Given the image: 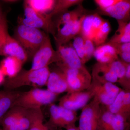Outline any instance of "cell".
<instances>
[{"label":"cell","mask_w":130,"mask_h":130,"mask_svg":"<svg viewBox=\"0 0 130 130\" xmlns=\"http://www.w3.org/2000/svg\"><path fill=\"white\" fill-rule=\"evenodd\" d=\"M111 30V25L109 21L106 20L99 29L93 39L96 47L105 43Z\"/></svg>","instance_id":"cell-25"},{"label":"cell","mask_w":130,"mask_h":130,"mask_svg":"<svg viewBox=\"0 0 130 130\" xmlns=\"http://www.w3.org/2000/svg\"><path fill=\"white\" fill-rule=\"evenodd\" d=\"M5 76L0 69V85L4 84L5 81Z\"/></svg>","instance_id":"cell-37"},{"label":"cell","mask_w":130,"mask_h":130,"mask_svg":"<svg viewBox=\"0 0 130 130\" xmlns=\"http://www.w3.org/2000/svg\"><path fill=\"white\" fill-rule=\"evenodd\" d=\"M50 73L48 66L38 70H21L16 76L5 81V89L12 90L28 85L36 87L46 85Z\"/></svg>","instance_id":"cell-2"},{"label":"cell","mask_w":130,"mask_h":130,"mask_svg":"<svg viewBox=\"0 0 130 130\" xmlns=\"http://www.w3.org/2000/svg\"><path fill=\"white\" fill-rule=\"evenodd\" d=\"M24 18L20 19L19 24L29 27L39 29L46 33L55 36L56 29L55 26L53 18L48 14L42 15L35 12L24 1Z\"/></svg>","instance_id":"cell-5"},{"label":"cell","mask_w":130,"mask_h":130,"mask_svg":"<svg viewBox=\"0 0 130 130\" xmlns=\"http://www.w3.org/2000/svg\"><path fill=\"white\" fill-rule=\"evenodd\" d=\"M125 91L121 90L114 100L111 104L107 107V110L112 113H119L123 104V98Z\"/></svg>","instance_id":"cell-30"},{"label":"cell","mask_w":130,"mask_h":130,"mask_svg":"<svg viewBox=\"0 0 130 130\" xmlns=\"http://www.w3.org/2000/svg\"><path fill=\"white\" fill-rule=\"evenodd\" d=\"M93 57L98 63L102 64H110L119 59L115 48L108 42L96 47Z\"/></svg>","instance_id":"cell-17"},{"label":"cell","mask_w":130,"mask_h":130,"mask_svg":"<svg viewBox=\"0 0 130 130\" xmlns=\"http://www.w3.org/2000/svg\"><path fill=\"white\" fill-rule=\"evenodd\" d=\"M93 96V93L90 90L86 92L82 91L68 93L61 98L59 106L76 111L85 106Z\"/></svg>","instance_id":"cell-11"},{"label":"cell","mask_w":130,"mask_h":130,"mask_svg":"<svg viewBox=\"0 0 130 130\" xmlns=\"http://www.w3.org/2000/svg\"><path fill=\"white\" fill-rule=\"evenodd\" d=\"M49 112L50 121L53 125L66 129L74 125L77 119L76 111L51 104Z\"/></svg>","instance_id":"cell-9"},{"label":"cell","mask_w":130,"mask_h":130,"mask_svg":"<svg viewBox=\"0 0 130 130\" xmlns=\"http://www.w3.org/2000/svg\"><path fill=\"white\" fill-rule=\"evenodd\" d=\"M23 64L16 58L6 57L0 63V69L9 78L16 76L21 70Z\"/></svg>","instance_id":"cell-19"},{"label":"cell","mask_w":130,"mask_h":130,"mask_svg":"<svg viewBox=\"0 0 130 130\" xmlns=\"http://www.w3.org/2000/svg\"><path fill=\"white\" fill-rule=\"evenodd\" d=\"M96 98L83 108L79 118V130H96L101 110Z\"/></svg>","instance_id":"cell-6"},{"label":"cell","mask_w":130,"mask_h":130,"mask_svg":"<svg viewBox=\"0 0 130 130\" xmlns=\"http://www.w3.org/2000/svg\"><path fill=\"white\" fill-rule=\"evenodd\" d=\"M31 124L28 130H50L43 124L44 116L41 108L30 109Z\"/></svg>","instance_id":"cell-23"},{"label":"cell","mask_w":130,"mask_h":130,"mask_svg":"<svg viewBox=\"0 0 130 130\" xmlns=\"http://www.w3.org/2000/svg\"><path fill=\"white\" fill-rule=\"evenodd\" d=\"M126 64L119 59L108 64L118 78V82L123 86L125 77Z\"/></svg>","instance_id":"cell-27"},{"label":"cell","mask_w":130,"mask_h":130,"mask_svg":"<svg viewBox=\"0 0 130 130\" xmlns=\"http://www.w3.org/2000/svg\"><path fill=\"white\" fill-rule=\"evenodd\" d=\"M2 56L16 58L23 65L29 58L28 55L21 44L9 33L7 34L5 40Z\"/></svg>","instance_id":"cell-13"},{"label":"cell","mask_w":130,"mask_h":130,"mask_svg":"<svg viewBox=\"0 0 130 130\" xmlns=\"http://www.w3.org/2000/svg\"><path fill=\"white\" fill-rule=\"evenodd\" d=\"M35 12L46 15L53 9L56 0H27L25 1Z\"/></svg>","instance_id":"cell-22"},{"label":"cell","mask_w":130,"mask_h":130,"mask_svg":"<svg viewBox=\"0 0 130 130\" xmlns=\"http://www.w3.org/2000/svg\"><path fill=\"white\" fill-rule=\"evenodd\" d=\"M26 109L17 106L12 107L0 120L2 130L9 128L14 124L25 113Z\"/></svg>","instance_id":"cell-21"},{"label":"cell","mask_w":130,"mask_h":130,"mask_svg":"<svg viewBox=\"0 0 130 130\" xmlns=\"http://www.w3.org/2000/svg\"><path fill=\"white\" fill-rule=\"evenodd\" d=\"M99 12L102 15L111 17L117 21H129L130 19V1L119 0L111 7Z\"/></svg>","instance_id":"cell-14"},{"label":"cell","mask_w":130,"mask_h":130,"mask_svg":"<svg viewBox=\"0 0 130 130\" xmlns=\"http://www.w3.org/2000/svg\"><path fill=\"white\" fill-rule=\"evenodd\" d=\"M46 85L48 90L56 94L68 91L66 77L60 69L50 71Z\"/></svg>","instance_id":"cell-15"},{"label":"cell","mask_w":130,"mask_h":130,"mask_svg":"<svg viewBox=\"0 0 130 130\" xmlns=\"http://www.w3.org/2000/svg\"><path fill=\"white\" fill-rule=\"evenodd\" d=\"M119 1V0H95L94 2L97 5L99 11H102L113 6Z\"/></svg>","instance_id":"cell-35"},{"label":"cell","mask_w":130,"mask_h":130,"mask_svg":"<svg viewBox=\"0 0 130 130\" xmlns=\"http://www.w3.org/2000/svg\"><path fill=\"white\" fill-rule=\"evenodd\" d=\"M20 91L4 90H0V120L13 106Z\"/></svg>","instance_id":"cell-18"},{"label":"cell","mask_w":130,"mask_h":130,"mask_svg":"<svg viewBox=\"0 0 130 130\" xmlns=\"http://www.w3.org/2000/svg\"><path fill=\"white\" fill-rule=\"evenodd\" d=\"M6 16L4 13L3 12L2 9L1 7V5H0V22L2 21L4 17Z\"/></svg>","instance_id":"cell-38"},{"label":"cell","mask_w":130,"mask_h":130,"mask_svg":"<svg viewBox=\"0 0 130 130\" xmlns=\"http://www.w3.org/2000/svg\"><path fill=\"white\" fill-rule=\"evenodd\" d=\"M7 21L6 16L0 22V55L2 56L3 48L7 36L8 34Z\"/></svg>","instance_id":"cell-31"},{"label":"cell","mask_w":130,"mask_h":130,"mask_svg":"<svg viewBox=\"0 0 130 130\" xmlns=\"http://www.w3.org/2000/svg\"><path fill=\"white\" fill-rule=\"evenodd\" d=\"M108 42L115 43L130 42V34L115 32Z\"/></svg>","instance_id":"cell-33"},{"label":"cell","mask_w":130,"mask_h":130,"mask_svg":"<svg viewBox=\"0 0 130 130\" xmlns=\"http://www.w3.org/2000/svg\"><path fill=\"white\" fill-rule=\"evenodd\" d=\"M84 40L86 60L88 62L93 57L96 47L94 44L93 40L85 38H84Z\"/></svg>","instance_id":"cell-32"},{"label":"cell","mask_w":130,"mask_h":130,"mask_svg":"<svg viewBox=\"0 0 130 130\" xmlns=\"http://www.w3.org/2000/svg\"><path fill=\"white\" fill-rule=\"evenodd\" d=\"M64 74L68 86V93L84 91L89 88L92 76L85 66L79 69L70 68L61 63H56Z\"/></svg>","instance_id":"cell-4"},{"label":"cell","mask_w":130,"mask_h":130,"mask_svg":"<svg viewBox=\"0 0 130 130\" xmlns=\"http://www.w3.org/2000/svg\"><path fill=\"white\" fill-rule=\"evenodd\" d=\"M85 10L82 6V4L78 5V7L72 11H66L59 14L58 18L55 21H53L55 26L56 29L60 28L61 25H64L74 19L79 18L84 14Z\"/></svg>","instance_id":"cell-20"},{"label":"cell","mask_w":130,"mask_h":130,"mask_svg":"<svg viewBox=\"0 0 130 130\" xmlns=\"http://www.w3.org/2000/svg\"><path fill=\"white\" fill-rule=\"evenodd\" d=\"M6 1V2H16V1Z\"/></svg>","instance_id":"cell-40"},{"label":"cell","mask_w":130,"mask_h":130,"mask_svg":"<svg viewBox=\"0 0 130 130\" xmlns=\"http://www.w3.org/2000/svg\"><path fill=\"white\" fill-rule=\"evenodd\" d=\"M31 124L30 109H26L25 113L11 126L2 130H28Z\"/></svg>","instance_id":"cell-28"},{"label":"cell","mask_w":130,"mask_h":130,"mask_svg":"<svg viewBox=\"0 0 130 130\" xmlns=\"http://www.w3.org/2000/svg\"><path fill=\"white\" fill-rule=\"evenodd\" d=\"M84 16L74 19L57 29L54 36L56 47L68 43L75 36L80 34L82 21Z\"/></svg>","instance_id":"cell-10"},{"label":"cell","mask_w":130,"mask_h":130,"mask_svg":"<svg viewBox=\"0 0 130 130\" xmlns=\"http://www.w3.org/2000/svg\"><path fill=\"white\" fill-rule=\"evenodd\" d=\"M57 95L48 89H32L26 92H21L13 106H17L29 109H39L43 105L51 104Z\"/></svg>","instance_id":"cell-3"},{"label":"cell","mask_w":130,"mask_h":130,"mask_svg":"<svg viewBox=\"0 0 130 130\" xmlns=\"http://www.w3.org/2000/svg\"><path fill=\"white\" fill-rule=\"evenodd\" d=\"M56 51L59 56L58 62L70 68L79 69L85 67L71 44L68 43L59 46L57 47Z\"/></svg>","instance_id":"cell-12"},{"label":"cell","mask_w":130,"mask_h":130,"mask_svg":"<svg viewBox=\"0 0 130 130\" xmlns=\"http://www.w3.org/2000/svg\"><path fill=\"white\" fill-rule=\"evenodd\" d=\"M83 1L81 0H58L56 1L52 11L48 14L53 18L54 16L67 11L71 7L81 5Z\"/></svg>","instance_id":"cell-24"},{"label":"cell","mask_w":130,"mask_h":130,"mask_svg":"<svg viewBox=\"0 0 130 130\" xmlns=\"http://www.w3.org/2000/svg\"><path fill=\"white\" fill-rule=\"evenodd\" d=\"M72 43L73 47L80 58L81 62L85 65L87 61L84 47V40L80 34L77 35L73 38Z\"/></svg>","instance_id":"cell-29"},{"label":"cell","mask_w":130,"mask_h":130,"mask_svg":"<svg viewBox=\"0 0 130 130\" xmlns=\"http://www.w3.org/2000/svg\"><path fill=\"white\" fill-rule=\"evenodd\" d=\"M32 59V67L30 69L34 70L48 66L54 62H59L58 53L53 48L49 36L35 53Z\"/></svg>","instance_id":"cell-8"},{"label":"cell","mask_w":130,"mask_h":130,"mask_svg":"<svg viewBox=\"0 0 130 130\" xmlns=\"http://www.w3.org/2000/svg\"><path fill=\"white\" fill-rule=\"evenodd\" d=\"M66 130H79L78 128H77L75 126V125L73 126H71V127H69V128L67 129Z\"/></svg>","instance_id":"cell-39"},{"label":"cell","mask_w":130,"mask_h":130,"mask_svg":"<svg viewBox=\"0 0 130 130\" xmlns=\"http://www.w3.org/2000/svg\"><path fill=\"white\" fill-rule=\"evenodd\" d=\"M0 130H2V129H1V128H0Z\"/></svg>","instance_id":"cell-41"},{"label":"cell","mask_w":130,"mask_h":130,"mask_svg":"<svg viewBox=\"0 0 130 130\" xmlns=\"http://www.w3.org/2000/svg\"><path fill=\"white\" fill-rule=\"evenodd\" d=\"M93 16L94 14L85 15L82 21L80 34L84 38L92 40L94 36Z\"/></svg>","instance_id":"cell-26"},{"label":"cell","mask_w":130,"mask_h":130,"mask_svg":"<svg viewBox=\"0 0 130 130\" xmlns=\"http://www.w3.org/2000/svg\"><path fill=\"white\" fill-rule=\"evenodd\" d=\"M93 80L101 83L118 82V78L108 64L98 63L94 65L92 74Z\"/></svg>","instance_id":"cell-16"},{"label":"cell","mask_w":130,"mask_h":130,"mask_svg":"<svg viewBox=\"0 0 130 130\" xmlns=\"http://www.w3.org/2000/svg\"><path fill=\"white\" fill-rule=\"evenodd\" d=\"M48 36L41 30L19 24L14 31L13 37L23 48L28 58H32Z\"/></svg>","instance_id":"cell-1"},{"label":"cell","mask_w":130,"mask_h":130,"mask_svg":"<svg viewBox=\"0 0 130 130\" xmlns=\"http://www.w3.org/2000/svg\"><path fill=\"white\" fill-rule=\"evenodd\" d=\"M130 92H125L123 98V104L121 109L119 113L123 115L126 117L127 115L130 112Z\"/></svg>","instance_id":"cell-34"},{"label":"cell","mask_w":130,"mask_h":130,"mask_svg":"<svg viewBox=\"0 0 130 130\" xmlns=\"http://www.w3.org/2000/svg\"><path fill=\"white\" fill-rule=\"evenodd\" d=\"M110 43L115 48L118 56L119 54L121 53L124 52H130V42L123 43Z\"/></svg>","instance_id":"cell-36"},{"label":"cell","mask_w":130,"mask_h":130,"mask_svg":"<svg viewBox=\"0 0 130 130\" xmlns=\"http://www.w3.org/2000/svg\"><path fill=\"white\" fill-rule=\"evenodd\" d=\"M89 89L93 93L94 97L100 103L107 107L112 103L122 90L112 83L107 82L102 84L93 80Z\"/></svg>","instance_id":"cell-7"}]
</instances>
